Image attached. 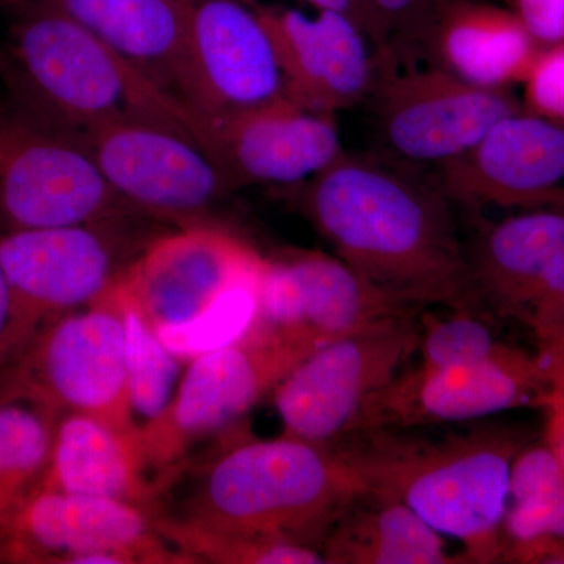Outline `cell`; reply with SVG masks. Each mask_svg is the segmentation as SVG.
Wrapping results in <instances>:
<instances>
[{
    "label": "cell",
    "instance_id": "obj_9",
    "mask_svg": "<svg viewBox=\"0 0 564 564\" xmlns=\"http://www.w3.org/2000/svg\"><path fill=\"white\" fill-rule=\"evenodd\" d=\"M311 351L248 326L231 344L195 356L169 411L140 432L155 481L165 484L202 441L229 432Z\"/></svg>",
    "mask_w": 564,
    "mask_h": 564
},
{
    "label": "cell",
    "instance_id": "obj_11",
    "mask_svg": "<svg viewBox=\"0 0 564 564\" xmlns=\"http://www.w3.org/2000/svg\"><path fill=\"white\" fill-rule=\"evenodd\" d=\"M417 315L389 318L340 337L296 364L272 392L282 434L333 447L356 432L370 400L415 355Z\"/></svg>",
    "mask_w": 564,
    "mask_h": 564
},
{
    "label": "cell",
    "instance_id": "obj_20",
    "mask_svg": "<svg viewBox=\"0 0 564 564\" xmlns=\"http://www.w3.org/2000/svg\"><path fill=\"white\" fill-rule=\"evenodd\" d=\"M258 6L272 36L293 102L315 113L333 115L369 98L377 63L362 29L343 13Z\"/></svg>",
    "mask_w": 564,
    "mask_h": 564
},
{
    "label": "cell",
    "instance_id": "obj_16",
    "mask_svg": "<svg viewBox=\"0 0 564 564\" xmlns=\"http://www.w3.org/2000/svg\"><path fill=\"white\" fill-rule=\"evenodd\" d=\"M375 117L386 150L406 162L445 163L473 150L497 121L519 111L505 88H485L441 68L377 73Z\"/></svg>",
    "mask_w": 564,
    "mask_h": 564
},
{
    "label": "cell",
    "instance_id": "obj_13",
    "mask_svg": "<svg viewBox=\"0 0 564 564\" xmlns=\"http://www.w3.org/2000/svg\"><path fill=\"white\" fill-rule=\"evenodd\" d=\"M467 259L481 307L564 361V210H527L486 226Z\"/></svg>",
    "mask_w": 564,
    "mask_h": 564
},
{
    "label": "cell",
    "instance_id": "obj_2",
    "mask_svg": "<svg viewBox=\"0 0 564 564\" xmlns=\"http://www.w3.org/2000/svg\"><path fill=\"white\" fill-rule=\"evenodd\" d=\"M518 430L470 425L358 430L333 445L369 489L389 494L443 536L463 545L467 563L502 562V521Z\"/></svg>",
    "mask_w": 564,
    "mask_h": 564
},
{
    "label": "cell",
    "instance_id": "obj_5",
    "mask_svg": "<svg viewBox=\"0 0 564 564\" xmlns=\"http://www.w3.org/2000/svg\"><path fill=\"white\" fill-rule=\"evenodd\" d=\"M263 261L223 226L174 229L144 245L110 292L170 350L193 359L247 332Z\"/></svg>",
    "mask_w": 564,
    "mask_h": 564
},
{
    "label": "cell",
    "instance_id": "obj_37",
    "mask_svg": "<svg viewBox=\"0 0 564 564\" xmlns=\"http://www.w3.org/2000/svg\"><path fill=\"white\" fill-rule=\"evenodd\" d=\"M3 543V532L2 529H0V545Z\"/></svg>",
    "mask_w": 564,
    "mask_h": 564
},
{
    "label": "cell",
    "instance_id": "obj_21",
    "mask_svg": "<svg viewBox=\"0 0 564 564\" xmlns=\"http://www.w3.org/2000/svg\"><path fill=\"white\" fill-rule=\"evenodd\" d=\"M148 474L139 434L74 413L58 419L50 469L40 489L120 500L154 514L162 486Z\"/></svg>",
    "mask_w": 564,
    "mask_h": 564
},
{
    "label": "cell",
    "instance_id": "obj_29",
    "mask_svg": "<svg viewBox=\"0 0 564 564\" xmlns=\"http://www.w3.org/2000/svg\"><path fill=\"white\" fill-rule=\"evenodd\" d=\"M419 328L421 336L415 350L419 359L411 367L417 372L478 361L499 351L505 345L473 310H452L447 317L423 315Z\"/></svg>",
    "mask_w": 564,
    "mask_h": 564
},
{
    "label": "cell",
    "instance_id": "obj_7",
    "mask_svg": "<svg viewBox=\"0 0 564 564\" xmlns=\"http://www.w3.org/2000/svg\"><path fill=\"white\" fill-rule=\"evenodd\" d=\"M0 397L35 404L57 421L87 414L140 436L129 404L124 322L110 293L50 323L0 370Z\"/></svg>",
    "mask_w": 564,
    "mask_h": 564
},
{
    "label": "cell",
    "instance_id": "obj_12",
    "mask_svg": "<svg viewBox=\"0 0 564 564\" xmlns=\"http://www.w3.org/2000/svg\"><path fill=\"white\" fill-rule=\"evenodd\" d=\"M562 362L505 344L478 361L432 372L408 369L370 400L358 430L443 426L518 408L544 410L558 383Z\"/></svg>",
    "mask_w": 564,
    "mask_h": 564
},
{
    "label": "cell",
    "instance_id": "obj_35",
    "mask_svg": "<svg viewBox=\"0 0 564 564\" xmlns=\"http://www.w3.org/2000/svg\"><path fill=\"white\" fill-rule=\"evenodd\" d=\"M2 234V231H0ZM10 313V293L7 284L6 272H3L2 261H0V337L6 332L7 322Z\"/></svg>",
    "mask_w": 564,
    "mask_h": 564
},
{
    "label": "cell",
    "instance_id": "obj_3",
    "mask_svg": "<svg viewBox=\"0 0 564 564\" xmlns=\"http://www.w3.org/2000/svg\"><path fill=\"white\" fill-rule=\"evenodd\" d=\"M366 489L332 447L285 434L247 437L193 470L180 508L154 514L225 532L284 538L321 551L336 519Z\"/></svg>",
    "mask_w": 564,
    "mask_h": 564
},
{
    "label": "cell",
    "instance_id": "obj_15",
    "mask_svg": "<svg viewBox=\"0 0 564 564\" xmlns=\"http://www.w3.org/2000/svg\"><path fill=\"white\" fill-rule=\"evenodd\" d=\"M0 562L33 564H191L143 508L39 489L14 516Z\"/></svg>",
    "mask_w": 564,
    "mask_h": 564
},
{
    "label": "cell",
    "instance_id": "obj_14",
    "mask_svg": "<svg viewBox=\"0 0 564 564\" xmlns=\"http://www.w3.org/2000/svg\"><path fill=\"white\" fill-rule=\"evenodd\" d=\"M419 313L380 291L337 256L285 250L263 261L250 326L313 352L377 323Z\"/></svg>",
    "mask_w": 564,
    "mask_h": 564
},
{
    "label": "cell",
    "instance_id": "obj_8",
    "mask_svg": "<svg viewBox=\"0 0 564 564\" xmlns=\"http://www.w3.org/2000/svg\"><path fill=\"white\" fill-rule=\"evenodd\" d=\"M132 217L144 215L111 191L79 137L9 96L0 102V231Z\"/></svg>",
    "mask_w": 564,
    "mask_h": 564
},
{
    "label": "cell",
    "instance_id": "obj_28",
    "mask_svg": "<svg viewBox=\"0 0 564 564\" xmlns=\"http://www.w3.org/2000/svg\"><path fill=\"white\" fill-rule=\"evenodd\" d=\"M158 532L195 563L217 564H323L321 551L284 538L225 532L154 514Z\"/></svg>",
    "mask_w": 564,
    "mask_h": 564
},
{
    "label": "cell",
    "instance_id": "obj_6",
    "mask_svg": "<svg viewBox=\"0 0 564 564\" xmlns=\"http://www.w3.org/2000/svg\"><path fill=\"white\" fill-rule=\"evenodd\" d=\"M147 217L0 234L10 313L0 337V370L50 323L101 300L154 237Z\"/></svg>",
    "mask_w": 564,
    "mask_h": 564
},
{
    "label": "cell",
    "instance_id": "obj_10",
    "mask_svg": "<svg viewBox=\"0 0 564 564\" xmlns=\"http://www.w3.org/2000/svg\"><path fill=\"white\" fill-rule=\"evenodd\" d=\"M80 140L111 191L133 210L176 229L220 226L214 214L236 191L180 122L128 118Z\"/></svg>",
    "mask_w": 564,
    "mask_h": 564
},
{
    "label": "cell",
    "instance_id": "obj_25",
    "mask_svg": "<svg viewBox=\"0 0 564 564\" xmlns=\"http://www.w3.org/2000/svg\"><path fill=\"white\" fill-rule=\"evenodd\" d=\"M500 538L503 563H564V470L543 440L514 458Z\"/></svg>",
    "mask_w": 564,
    "mask_h": 564
},
{
    "label": "cell",
    "instance_id": "obj_32",
    "mask_svg": "<svg viewBox=\"0 0 564 564\" xmlns=\"http://www.w3.org/2000/svg\"><path fill=\"white\" fill-rule=\"evenodd\" d=\"M513 11L541 46L564 43V0H514Z\"/></svg>",
    "mask_w": 564,
    "mask_h": 564
},
{
    "label": "cell",
    "instance_id": "obj_24",
    "mask_svg": "<svg viewBox=\"0 0 564 564\" xmlns=\"http://www.w3.org/2000/svg\"><path fill=\"white\" fill-rule=\"evenodd\" d=\"M321 552L326 564H467L410 507L369 488L336 519Z\"/></svg>",
    "mask_w": 564,
    "mask_h": 564
},
{
    "label": "cell",
    "instance_id": "obj_22",
    "mask_svg": "<svg viewBox=\"0 0 564 564\" xmlns=\"http://www.w3.org/2000/svg\"><path fill=\"white\" fill-rule=\"evenodd\" d=\"M126 58L180 101L182 70L199 0H43Z\"/></svg>",
    "mask_w": 564,
    "mask_h": 564
},
{
    "label": "cell",
    "instance_id": "obj_34",
    "mask_svg": "<svg viewBox=\"0 0 564 564\" xmlns=\"http://www.w3.org/2000/svg\"><path fill=\"white\" fill-rule=\"evenodd\" d=\"M306 2L317 10L337 11V13L350 18L362 29L370 43H373L380 52L384 51L383 33L378 28L372 11L367 6V0H306Z\"/></svg>",
    "mask_w": 564,
    "mask_h": 564
},
{
    "label": "cell",
    "instance_id": "obj_26",
    "mask_svg": "<svg viewBox=\"0 0 564 564\" xmlns=\"http://www.w3.org/2000/svg\"><path fill=\"white\" fill-rule=\"evenodd\" d=\"M57 419L24 400L0 397V529L39 491L50 469Z\"/></svg>",
    "mask_w": 564,
    "mask_h": 564
},
{
    "label": "cell",
    "instance_id": "obj_17",
    "mask_svg": "<svg viewBox=\"0 0 564 564\" xmlns=\"http://www.w3.org/2000/svg\"><path fill=\"white\" fill-rule=\"evenodd\" d=\"M187 109L229 115L292 101L256 0H199L180 90Z\"/></svg>",
    "mask_w": 564,
    "mask_h": 564
},
{
    "label": "cell",
    "instance_id": "obj_27",
    "mask_svg": "<svg viewBox=\"0 0 564 564\" xmlns=\"http://www.w3.org/2000/svg\"><path fill=\"white\" fill-rule=\"evenodd\" d=\"M109 293L120 306L124 322L129 404L140 433L169 411L185 370L182 358L162 343L143 315Z\"/></svg>",
    "mask_w": 564,
    "mask_h": 564
},
{
    "label": "cell",
    "instance_id": "obj_30",
    "mask_svg": "<svg viewBox=\"0 0 564 564\" xmlns=\"http://www.w3.org/2000/svg\"><path fill=\"white\" fill-rule=\"evenodd\" d=\"M448 0H367L378 28L383 33V57L404 50H429L434 28Z\"/></svg>",
    "mask_w": 564,
    "mask_h": 564
},
{
    "label": "cell",
    "instance_id": "obj_36",
    "mask_svg": "<svg viewBox=\"0 0 564 564\" xmlns=\"http://www.w3.org/2000/svg\"><path fill=\"white\" fill-rule=\"evenodd\" d=\"M31 2V0H0V7H6V9H20L24 3Z\"/></svg>",
    "mask_w": 564,
    "mask_h": 564
},
{
    "label": "cell",
    "instance_id": "obj_1",
    "mask_svg": "<svg viewBox=\"0 0 564 564\" xmlns=\"http://www.w3.org/2000/svg\"><path fill=\"white\" fill-rule=\"evenodd\" d=\"M302 207L334 256L397 302L480 310L441 185L344 151L306 182Z\"/></svg>",
    "mask_w": 564,
    "mask_h": 564
},
{
    "label": "cell",
    "instance_id": "obj_18",
    "mask_svg": "<svg viewBox=\"0 0 564 564\" xmlns=\"http://www.w3.org/2000/svg\"><path fill=\"white\" fill-rule=\"evenodd\" d=\"M185 110V128L234 191L310 181L344 152L333 115L315 113L293 101L229 115Z\"/></svg>",
    "mask_w": 564,
    "mask_h": 564
},
{
    "label": "cell",
    "instance_id": "obj_19",
    "mask_svg": "<svg viewBox=\"0 0 564 564\" xmlns=\"http://www.w3.org/2000/svg\"><path fill=\"white\" fill-rule=\"evenodd\" d=\"M440 185L452 203L474 209L564 210V126L514 111L445 163Z\"/></svg>",
    "mask_w": 564,
    "mask_h": 564
},
{
    "label": "cell",
    "instance_id": "obj_4",
    "mask_svg": "<svg viewBox=\"0 0 564 564\" xmlns=\"http://www.w3.org/2000/svg\"><path fill=\"white\" fill-rule=\"evenodd\" d=\"M17 13L0 46V80L14 102L79 139L128 118L182 124L181 101L65 11L31 0Z\"/></svg>",
    "mask_w": 564,
    "mask_h": 564
},
{
    "label": "cell",
    "instance_id": "obj_31",
    "mask_svg": "<svg viewBox=\"0 0 564 564\" xmlns=\"http://www.w3.org/2000/svg\"><path fill=\"white\" fill-rule=\"evenodd\" d=\"M522 84L530 111L564 126V43L544 46Z\"/></svg>",
    "mask_w": 564,
    "mask_h": 564
},
{
    "label": "cell",
    "instance_id": "obj_23",
    "mask_svg": "<svg viewBox=\"0 0 564 564\" xmlns=\"http://www.w3.org/2000/svg\"><path fill=\"white\" fill-rule=\"evenodd\" d=\"M543 47L514 11L473 0H448L429 44L441 68L485 88L524 82Z\"/></svg>",
    "mask_w": 564,
    "mask_h": 564
},
{
    "label": "cell",
    "instance_id": "obj_33",
    "mask_svg": "<svg viewBox=\"0 0 564 564\" xmlns=\"http://www.w3.org/2000/svg\"><path fill=\"white\" fill-rule=\"evenodd\" d=\"M543 411L545 423L541 440L551 448L564 470V361L560 367L558 383Z\"/></svg>",
    "mask_w": 564,
    "mask_h": 564
}]
</instances>
